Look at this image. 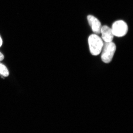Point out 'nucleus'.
I'll return each instance as SVG.
<instances>
[{"label":"nucleus","mask_w":133,"mask_h":133,"mask_svg":"<svg viewBox=\"0 0 133 133\" xmlns=\"http://www.w3.org/2000/svg\"><path fill=\"white\" fill-rule=\"evenodd\" d=\"M116 44L113 42L104 43V45L101 53L102 62L106 64L111 63L116 51Z\"/></svg>","instance_id":"obj_2"},{"label":"nucleus","mask_w":133,"mask_h":133,"mask_svg":"<svg viewBox=\"0 0 133 133\" xmlns=\"http://www.w3.org/2000/svg\"><path fill=\"white\" fill-rule=\"evenodd\" d=\"M9 72L4 65L0 63V74L3 76L7 77L9 75Z\"/></svg>","instance_id":"obj_6"},{"label":"nucleus","mask_w":133,"mask_h":133,"mask_svg":"<svg viewBox=\"0 0 133 133\" xmlns=\"http://www.w3.org/2000/svg\"><path fill=\"white\" fill-rule=\"evenodd\" d=\"M2 39L1 37L0 36V47L1 46V45H2Z\"/></svg>","instance_id":"obj_8"},{"label":"nucleus","mask_w":133,"mask_h":133,"mask_svg":"<svg viewBox=\"0 0 133 133\" xmlns=\"http://www.w3.org/2000/svg\"><path fill=\"white\" fill-rule=\"evenodd\" d=\"M4 58V56L2 53L0 52V61H2Z\"/></svg>","instance_id":"obj_7"},{"label":"nucleus","mask_w":133,"mask_h":133,"mask_svg":"<svg viewBox=\"0 0 133 133\" xmlns=\"http://www.w3.org/2000/svg\"><path fill=\"white\" fill-rule=\"evenodd\" d=\"M111 28L114 36L118 37L125 36L128 30V24L122 20H118L115 22Z\"/></svg>","instance_id":"obj_3"},{"label":"nucleus","mask_w":133,"mask_h":133,"mask_svg":"<svg viewBox=\"0 0 133 133\" xmlns=\"http://www.w3.org/2000/svg\"><path fill=\"white\" fill-rule=\"evenodd\" d=\"M100 33L101 34V38L104 42H112L114 36L111 28L107 25L102 26Z\"/></svg>","instance_id":"obj_5"},{"label":"nucleus","mask_w":133,"mask_h":133,"mask_svg":"<svg viewBox=\"0 0 133 133\" xmlns=\"http://www.w3.org/2000/svg\"><path fill=\"white\" fill-rule=\"evenodd\" d=\"M87 19L88 23L94 34L97 35L100 34L102 26L99 20L92 15H88L87 17Z\"/></svg>","instance_id":"obj_4"},{"label":"nucleus","mask_w":133,"mask_h":133,"mask_svg":"<svg viewBox=\"0 0 133 133\" xmlns=\"http://www.w3.org/2000/svg\"><path fill=\"white\" fill-rule=\"evenodd\" d=\"M104 43L101 37L97 34L94 33L89 36L88 43L91 54L94 56L99 55L102 51Z\"/></svg>","instance_id":"obj_1"}]
</instances>
